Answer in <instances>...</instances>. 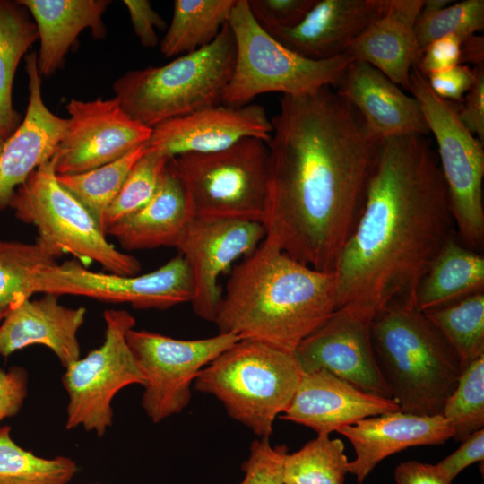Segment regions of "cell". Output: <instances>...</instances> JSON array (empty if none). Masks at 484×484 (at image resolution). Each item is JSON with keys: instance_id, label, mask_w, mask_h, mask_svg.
Returning <instances> with one entry per match:
<instances>
[{"instance_id": "obj_1", "label": "cell", "mask_w": 484, "mask_h": 484, "mask_svg": "<svg viewBox=\"0 0 484 484\" xmlns=\"http://www.w3.org/2000/svg\"><path fill=\"white\" fill-rule=\"evenodd\" d=\"M271 122L264 240L333 272L361 213L378 142L330 86L282 95Z\"/></svg>"}, {"instance_id": "obj_2", "label": "cell", "mask_w": 484, "mask_h": 484, "mask_svg": "<svg viewBox=\"0 0 484 484\" xmlns=\"http://www.w3.org/2000/svg\"><path fill=\"white\" fill-rule=\"evenodd\" d=\"M446 185L426 135L378 142L364 205L335 264L338 309L371 315L417 289L454 233Z\"/></svg>"}, {"instance_id": "obj_3", "label": "cell", "mask_w": 484, "mask_h": 484, "mask_svg": "<svg viewBox=\"0 0 484 484\" xmlns=\"http://www.w3.org/2000/svg\"><path fill=\"white\" fill-rule=\"evenodd\" d=\"M337 309L333 272L304 264L264 239L233 268L213 323L219 333L295 353Z\"/></svg>"}, {"instance_id": "obj_4", "label": "cell", "mask_w": 484, "mask_h": 484, "mask_svg": "<svg viewBox=\"0 0 484 484\" xmlns=\"http://www.w3.org/2000/svg\"><path fill=\"white\" fill-rule=\"evenodd\" d=\"M370 330L378 369L400 411L440 414L464 369L441 332L414 305L401 301L379 309Z\"/></svg>"}, {"instance_id": "obj_5", "label": "cell", "mask_w": 484, "mask_h": 484, "mask_svg": "<svg viewBox=\"0 0 484 484\" xmlns=\"http://www.w3.org/2000/svg\"><path fill=\"white\" fill-rule=\"evenodd\" d=\"M236 46L227 22L215 39L161 66L131 70L113 84L115 98L134 120L153 128L221 104L233 73Z\"/></svg>"}, {"instance_id": "obj_6", "label": "cell", "mask_w": 484, "mask_h": 484, "mask_svg": "<svg viewBox=\"0 0 484 484\" xmlns=\"http://www.w3.org/2000/svg\"><path fill=\"white\" fill-rule=\"evenodd\" d=\"M302 370L293 352L240 340L201 370L197 391L215 396L228 414L259 437L290 405Z\"/></svg>"}, {"instance_id": "obj_7", "label": "cell", "mask_w": 484, "mask_h": 484, "mask_svg": "<svg viewBox=\"0 0 484 484\" xmlns=\"http://www.w3.org/2000/svg\"><path fill=\"white\" fill-rule=\"evenodd\" d=\"M228 23L236 46L233 73L221 100L229 107L246 106L267 92L302 95L335 88L353 60L347 53L323 60L297 54L258 24L247 0L236 1Z\"/></svg>"}, {"instance_id": "obj_8", "label": "cell", "mask_w": 484, "mask_h": 484, "mask_svg": "<svg viewBox=\"0 0 484 484\" xmlns=\"http://www.w3.org/2000/svg\"><path fill=\"white\" fill-rule=\"evenodd\" d=\"M269 152L261 139L245 138L228 149L169 159L193 217L263 224L267 203Z\"/></svg>"}, {"instance_id": "obj_9", "label": "cell", "mask_w": 484, "mask_h": 484, "mask_svg": "<svg viewBox=\"0 0 484 484\" xmlns=\"http://www.w3.org/2000/svg\"><path fill=\"white\" fill-rule=\"evenodd\" d=\"M8 206L36 227L38 238L82 262H95L109 273L137 275L140 262L107 239L87 207L61 185L52 160L43 162L15 190Z\"/></svg>"}, {"instance_id": "obj_10", "label": "cell", "mask_w": 484, "mask_h": 484, "mask_svg": "<svg viewBox=\"0 0 484 484\" xmlns=\"http://www.w3.org/2000/svg\"><path fill=\"white\" fill-rule=\"evenodd\" d=\"M409 91L418 100L438 146L437 158L456 234L466 246L478 251L484 243L483 143L462 124L457 106L436 95L415 66Z\"/></svg>"}, {"instance_id": "obj_11", "label": "cell", "mask_w": 484, "mask_h": 484, "mask_svg": "<svg viewBox=\"0 0 484 484\" xmlns=\"http://www.w3.org/2000/svg\"><path fill=\"white\" fill-rule=\"evenodd\" d=\"M103 317V343L69 365L62 376L68 394L66 429L82 426L98 436L112 426L114 396L130 385L146 383L126 341L128 331L135 325L134 317L117 309L105 310Z\"/></svg>"}, {"instance_id": "obj_12", "label": "cell", "mask_w": 484, "mask_h": 484, "mask_svg": "<svg viewBox=\"0 0 484 484\" xmlns=\"http://www.w3.org/2000/svg\"><path fill=\"white\" fill-rule=\"evenodd\" d=\"M126 341L146 379L143 409L159 423L186 409L191 399V385L201 370L240 339L232 333H219L179 340L133 328Z\"/></svg>"}, {"instance_id": "obj_13", "label": "cell", "mask_w": 484, "mask_h": 484, "mask_svg": "<svg viewBox=\"0 0 484 484\" xmlns=\"http://www.w3.org/2000/svg\"><path fill=\"white\" fill-rule=\"evenodd\" d=\"M33 293L74 295L135 308L165 309L190 302L194 284L189 265L179 255L142 275L90 271L76 262L56 264L39 274Z\"/></svg>"}, {"instance_id": "obj_14", "label": "cell", "mask_w": 484, "mask_h": 484, "mask_svg": "<svg viewBox=\"0 0 484 484\" xmlns=\"http://www.w3.org/2000/svg\"><path fill=\"white\" fill-rule=\"evenodd\" d=\"M70 117L51 158L57 175L85 172L114 161L149 140L152 128L133 119L116 98L66 104Z\"/></svg>"}, {"instance_id": "obj_15", "label": "cell", "mask_w": 484, "mask_h": 484, "mask_svg": "<svg viewBox=\"0 0 484 484\" xmlns=\"http://www.w3.org/2000/svg\"><path fill=\"white\" fill-rule=\"evenodd\" d=\"M265 237L260 222L193 217L176 248L187 262L194 284L192 307L200 318L213 322L221 299L218 279L242 255L248 256Z\"/></svg>"}, {"instance_id": "obj_16", "label": "cell", "mask_w": 484, "mask_h": 484, "mask_svg": "<svg viewBox=\"0 0 484 484\" xmlns=\"http://www.w3.org/2000/svg\"><path fill=\"white\" fill-rule=\"evenodd\" d=\"M373 317L358 307L337 309L297 348L302 372L325 369L365 392L392 398L373 351Z\"/></svg>"}, {"instance_id": "obj_17", "label": "cell", "mask_w": 484, "mask_h": 484, "mask_svg": "<svg viewBox=\"0 0 484 484\" xmlns=\"http://www.w3.org/2000/svg\"><path fill=\"white\" fill-rule=\"evenodd\" d=\"M272 133V122L263 106L219 104L157 125L145 146L173 158L222 151L245 138L266 143Z\"/></svg>"}, {"instance_id": "obj_18", "label": "cell", "mask_w": 484, "mask_h": 484, "mask_svg": "<svg viewBox=\"0 0 484 484\" xmlns=\"http://www.w3.org/2000/svg\"><path fill=\"white\" fill-rule=\"evenodd\" d=\"M400 411L392 398L365 392L325 370L302 372L293 398L279 417L329 435L355 422Z\"/></svg>"}, {"instance_id": "obj_19", "label": "cell", "mask_w": 484, "mask_h": 484, "mask_svg": "<svg viewBox=\"0 0 484 484\" xmlns=\"http://www.w3.org/2000/svg\"><path fill=\"white\" fill-rule=\"evenodd\" d=\"M25 61L29 103L21 125L0 154V209L8 206L15 190L53 157L68 124V118L52 113L43 101L36 52L27 55Z\"/></svg>"}, {"instance_id": "obj_20", "label": "cell", "mask_w": 484, "mask_h": 484, "mask_svg": "<svg viewBox=\"0 0 484 484\" xmlns=\"http://www.w3.org/2000/svg\"><path fill=\"white\" fill-rule=\"evenodd\" d=\"M334 89L354 107L376 142L429 133L418 100L366 62L352 60Z\"/></svg>"}, {"instance_id": "obj_21", "label": "cell", "mask_w": 484, "mask_h": 484, "mask_svg": "<svg viewBox=\"0 0 484 484\" xmlns=\"http://www.w3.org/2000/svg\"><path fill=\"white\" fill-rule=\"evenodd\" d=\"M386 4L387 0H315L296 26L268 33L304 57L329 59L346 54Z\"/></svg>"}, {"instance_id": "obj_22", "label": "cell", "mask_w": 484, "mask_h": 484, "mask_svg": "<svg viewBox=\"0 0 484 484\" xmlns=\"http://www.w3.org/2000/svg\"><path fill=\"white\" fill-rule=\"evenodd\" d=\"M338 433L354 448L356 457L349 462L348 470L359 483L393 454L411 446L442 445L454 436L441 414L419 416L401 411L360 419Z\"/></svg>"}, {"instance_id": "obj_23", "label": "cell", "mask_w": 484, "mask_h": 484, "mask_svg": "<svg viewBox=\"0 0 484 484\" xmlns=\"http://www.w3.org/2000/svg\"><path fill=\"white\" fill-rule=\"evenodd\" d=\"M58 297L47 293L39 299H24L10 309L0 325V356L6 358L39 344L55 353L65 368L80 359L77 333L86 309L65 307Z\"/></svg>"}, {"instance_id": "obj_24", "label": "cell", "mask_w": 484, "mask_h": 484, "mask_svg": "<svg viewBox=\"0 0 484 484\" xmlns=\"http://www.w3.org/2000/svg\"><path fill=\"white\" fill-rule=\"evenodd\" d=\"M423 2L387 0L383 13L350 44L346 53L409 90L411 72L420 56L415 25Z\"/></svg>"}, {"instance_id": "obj_25", "label": "cell", "mask_w": 484, "mask_h": 484, "mask_svg": "<svg viewBox=\"0 0 484 484\" xmlns=\"http://www.w3.org/2000/svg\"><path fill=\"white\" fill-rule=\"evenodd\" d=\"M192 218L185 189L169 160L151 200L105 234L127 250L176 247Z\"/></svg>"}, {"instance_id": "obj_26", "label": "cell", "mask_w": 484, "mask_h": 484, "mask_svg": "<svg viewBox=\"0 0 484 484\" xmlns=\"http://www.w3.org/2000/svg\"><path fill=\"white\" fill-rule=\"evenodd\" d=\"M32 16L40 41L37 64L41 77L60 69L79 34L90 29L94 39L106 37L102 15L108 0H18Z\"/></svg>"}, {"instance_id": "obj_27", "label": "cell", "mask_w": 484, "mask_h": 484, "mask_svg": "<svg viewBox=\"0 0 484 484\" xmlns=\"http://www.w3.org/2000/svg\"><path fill=\"white\" fill-rule=\"evenodd\" d=\"M484 257L454 232L443 246L417 289L414 306L425 312L483 291Z\"/></svg>"}, {"instance_id": "obj_28", "label": "cell", "mask_w": 484, "mask_h": 484, "mask_svg": "<svg viewBox=\"0 0 484 484\" xmlns=\"http://www.w3.org/2000/svg\"><path fill=\"white\" fill-rule=\"evenodd\" d=\"M38 39L36 25L18 1L0 0V136L7 140L22 123L13 106L18 65Z\"/></svg>"}, {"instance_id": "obj_29", "label": "cell", "mask_w": 484, "mask_h": 484, "mask_svg": "<svg viewBox=\"0 0 484 484\" xmlns=\"http://www.w3.org/2000/svg\"><path fill=\"white\" fill-rule=\"evenodd\" d=\"M237 0H175L173 16L160 41L167 57L182 56L212 43L229 21Z\"/></svg>"}, {"instance_id": "obj_30", "label": "cell", "mask_w": 484, "mask_h": 484, "mask_svg": "<svg viewBox=\"0 0 484 484\" xmlns=\"http://www.w3.org/2000/svg\"><path fill=\"white\" fill-rule=\"evenodd\" d=\"M62 255L39 238L34 243L0 240V319L30 298L36 278Z\"/></svg>"}, {"instance_id": "obj_31", "label": "cell", "mask_w": 484, "mask_h": 484, "mask_svg": "<svg viewBox=\"0 0 484 484\" xmlns=\"http://www.w3.org/2000/svg\"><path fill=\"white\" fill-rule=\"evenodd\" d=\"M423 313L453 347L463 368L484 356L483 291Z\"/></svg>"}, {"instance_id": "obj_32", "label": "cell", "mask_w": 484, "mask_h": 484, "mask_svg": "<svg viewBox=\"0 0 484 484\" xmlns=\"http://www.w3.org/2000/svg\"><path fill=\"white\" fill-rule=\"evenodd\" d=\"M77 471L73 459L38 456L13 441L10 427L0 428V484H68Z\"/></svg>"}, {"instance_id": "obj_33", "label": "cell", "mask_w": 484, "mask_h": 484, "mask_svg": "<svg viewBox=\"0 0 484 484\" xmlns=\"http://www.w3.org/2000/svg\"><path fill=\"white\" fill-rule=\"evenodd\" d=\"M145 151L146 146L143 144L96 169L73 175H57V178L63 186L87 207L102 229L107 210L120 191L133 166Z\"/></svg>"}, {"instance_id": "obj_34", "label": "cell", "mask_w": 484, "mask_h": 484, "mask_svg": "<svg viewBox=\"0 0 484 484\" xmlns=\"http://www.w3.org/2000/svg\"><path fill=\"white\" fill-rule=\"evenodd\" d=\"M349 461L343 442L329 435H317L283 463L285 484H344Z\"/></svg>"}, {"instance_id": "obj_35", "label": "cell", "mask_w": 484, "mask_h": 484, "mask_svg": "<svg viewBox=\"0 0 484 484\" xmlns=\"http://www.w3.org/2000/svg\"><path fill=\"white\" fill-rule=\"evenodd\" d=\"M424 0L415 25L419 54L432 41L456 35L462 41L484 29V1Z\"/></svg>"}, {"instance_id": "obj_36", "label": "cell", "mask_w": 484, "mask_h": 484, "mask_svg": "<svg viewBox=\"0 0 484 484\" xmlns=\"http://www.w3.org/2000/svg\"><path fill=\"white\" fill-rule=\"evenodd\" d=\"M462 441L484 425V356L470 363L446 399L440 413Z\"/></svg>"}, {"instance_id": "obj_37", "label": "cell", "mask_w": 484, "mask_h": 484, "mask_svg": "<svg viewBox=\"0 0 484 484\" xmlns=\"http://www.w3.org/2000/svg\"><path fill=\"white\" fill-rule=\"evenodd\" d=\"M169 159L146 148L107 210L102 220L104 232L109 226L138 211L151 200Z\"/></svg>"}, {"instance_id": "obj_38", "label": "cell", "mask_w": 484, "mask_h": 484, "mask_svg": "<svg viewBox=\"0 0 484 484\" xmlns=\"http://www.w3.org/2000/svg\"><path fill=\"white\" fill-rule=\"evenodd\" d=\"M287 454L285 445L272 446L269 437L254 440L242 466L245 477L241 484H285L283 463Z\"/></svg>"}, {"instance_id": "obj_39", "label": "cell", "mask_w": 484, "mask_h": 484, "mask_svg": "<svg viewBox=\"0 0 484 484\" xmlns=\"http://www.w3.org/2000/svg\"><path fill=\"white\" fill-rule=\"evenodd\" d=\"M315 0H247L252 15L267 32L299 23Z\"/></svg>"}, {"instance_id": "obj_40", "label": "cell", "mask_w": 484, "mask_h": 484, "mask_svg": "<svg viewBox=\"0 0 484 484\" xmlns=\"http://www.w3.org/2000/svg\"><path fill=\"white\" fill-rule=\"evenodd\" d=\"M426 79L439 98L451 102L461 101L476 80V69L468 65H457L431 73Z\"/></svg>"}, {"instance_id": "obj_41", "label": "cell", "mask_w": 484, "mask_h": 484, "mask_svg": "<svg viewBox=\"0 0 484 484\" xmlns=\"http://www.w3.org/2000/svg\"><path fill=\"white\" fill-rule=\"evenodd\" d=\"M462 39L446 35L429 43L421 52L415 67L428 75L460 65Z\"/></svg>"}, {"instance_id": "obj_42", "label": "cell", "mask_w": 484, "mask_h": 484, "mask_svg": "<svg viewBox=\"0 0 484 484\" xmlns=\"http://www.w3.org/2000/svg\"><path fill=\"white\" fill-rule=\"evenodd\" d=\"M134 31L144 48H154L159 42L156 30H163L166 22L148 0H125Z\"/></svg>"}, {"instance_id": "obj_43", "label": "cell", "mask_w": 484, "mask_h": 484, "mask_svg": "<svg viewBox=\"0 0 484 484\" xmlns=\"http://www.w3.org/2000/svg\"><path fill=\"white\" fill-rule=\"evenodd\" d=\"M28 373L23 367L0 368V421L16 415L27 395Z\"/></svg>"}, {"instance_id": "obj_44", "label": "cell", "mask_w": 484, "mask_h": 484, "mask_svg": "<svg viewBox=\"0 0 484 484\" xmlns=\"http://www.w3.org/2000/svg\"><path fill=\"white\" fill-rule=\"evenodd\" d=\"M476 80L466 93L464 105L457 115L465 128L483 143L484 140V65L476 66Z\"/></svg>"}, {"instance_id": "obj_45", "label": "cell", "mask_w": 484, "mask_h": 484, "mask_svg": "<svg viewBox=\"0 0 484 484\" xmlns=\"http://www.w3.org/2000/svg\"><path fill=\"white\" fill-rule=\"evenodd\" d=\"M461 446L436 464L440 471L453 480L462 470L484 459V429L481 428L464 440Z\"/></svg>"}, {"instance_id": "obj_46", "label": "cell", "mask_w": 484, "mask_h": 484, "mask_svg": "<svg viewBox=\"0 0 484 484\" xmlns=\"http://www.w3.org/2000/svg\"><path fill=\"white\" fill-rule=\"evenodd\" d=\"M397 484H452L436 464L408 461L400 463L394 471Z\"/></svg>"}, {"instance_id": "obj_47", "label": "cell", "mask_w": 484, "mask_h": 484, "mask_svg": "<svg viewBox=\"0 0 484 484\" xmlns=\"http://www.w3.org/2000/svg\"><path fill=\"white\" fill-rule=\"evenodd\" d=\"M472 64L474 66L484 65V39L472 35L462 41L460 65Z\"/></svg>"}, {"instance_id": "obj_48", "label": "cell", "mask_w": 484, "mask_h": 484, "mask_svg": "<svg viewBox=\"0 0 484 484\" xmlns=\"http://www.w3.org/2000/svg\"><path fill=\"white\" fill-rule=\"evenodd\" d=\"M5 141H6L5 139H4L3 137L0 136V154H1L2 151H3Z\"/></svg>"}, {"instance_id": "obj_49", "label": "cell", "mask_w": 484, "mask_h": 484, "mask_svg": "<svg viewBox=\"0 0 484 484\" xmlns=\"http://www.w3.org/2000/svg\"><path fill=\"white\" fill-rule=\"evenodd\" d=\"M96 484H99V483H96Z\"/></svg>"}]
</instances>
